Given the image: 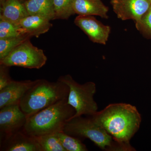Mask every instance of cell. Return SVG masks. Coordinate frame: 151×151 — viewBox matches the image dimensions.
Here are the masks:
<instances>
[{
	"label": "cell",
	"mask_w": 151,
	"mask_h": 151,
	"mask_svg": "<svg viewBox=\"0 0 151 151\" xmlns=\"http://www.w3.org/2000/svg\"><path fill=\"white\" fill-rule=\"evenodd\" d=\"M90 117L111 135L122 151H136L130 142L139 129L142 118L135 106L124 103L111 104Z\"/></svg>",
	"instance_id": "cell-1"
},
{
	"label": "cell",
	"mask_w": 151,
	"mask_h": 151,
	"mask_svg": "<svg viewBox=\"0 0 151 151\" xmlns=\"http://www.w3.org/2000/svg\"><path fill=\"white\" fill-rule=\"evenodd\" d=\"M67 100H61L28 117L22 130L33 137L63 132L65 124L76 113Z\"/></svg>",
	"instance_id": "cell-2"
},
{
	"label": "cell",
	"mask_w": 151,
	"mask_h": 151,
	"mask_svg": "<svg viewBox=\"0 0 151 151\" xmlns=\"http://www.w3.org/2000/svg\"><path fill=\"white\" fill-rule=\"evenodd\" d=\"M69 91L68 86L58 80L50 81L37 79L22 97L20 107L28 118L58 102L68 99Z\"/></svg>",
	"instance_id": "cell-3"
},
{
	"label": "cell",
	"mask_w": 151,
	"mask_h": 151,
	"mask_svg": "<svg viewBox=\"0 0 151 151\" xmlns=\"http://www.w3.org/2000/svg\"><path fill=\"white\" fill-rule=\"evenodd\" d=\"M63 132L78 139H88L103 150L122 151L119 144L105 129L93 122L90 117L82 116L72 118L65 124Z\"/></svg>",
	"instance_id": "cell-4"
},
{
	"label": "cell",
	"mask_w": 151,
	"mask_h": 151,
	"mask_svg": "<svg viewBox=\"0 0 151 151\" xmlns=\"http://www.w3.org/2000/svg\"><path fill=\"white\" fill-rule=\"evenodd\" d=\"M58 80L65 83L69 88L68 103L76 111L71 119L82 115L90 117L97 113L98 106L94 98L96 92L95 83L88 81L83 84H78L69 74L61 76Z\"/></svg>",
	"instance_id": "cell-5"
},
{
	"label": "cell",
	"mask_w": 151,
	"mask_h": 151,
	"mask_svg": "<svg viewBox=\"0 0 151 151\" xmlns=\"http://www.w3.org/2000/svg\"><path fill=\"white\" fill-rule=\"evenodd\" d=\"M30 39L14 49L10 53L0 60V64L9 67L18 66L29 68L40 69L46 64L47 57L42 49L34 46Z\"/></svg>",
	"instance_id": "cell-6"
},
{
	"label": "cell",
	"mask_w": 151,
	"mask_h": 151,
	"mask_svg": "<svg viewBox=\"0 0 151 151\" xmlns=\"http://www.w3.org/2000/svg\"><path fill=\"white\" fill-rule=\"evenodd\" d=\"M27 117L19 104L8 105L0 108V134L2 142L22 129Z\"/></svg>",
	"instance_id": "cell-7"
},
{
	"label": "cell",
	"mask_w": 151,
	"mask_h": 151,
	"mask_svg": "<svg viewBox=\"0 0 151 151\" xmlns=\"http://www.w3.org/2000/svg\"><path fill=\"white\" fill-rule=\"evenodd\" d=\"M113 11L122 20L140 19L151 6L150 0H111Z\"/></svg>",
	"instance_id": "cell-8"
},
{
	"label": "cell",
	"mask_w": 151,
	"mask_h": 151,
	"mask_svg": "<svg viewBox=\"0 0 151 151\" xmlns=\"http://www.w3.org/2000/svg\"><path fill=\"white\" fill-rule=\"evenodd\" d=\"M74 23L92 42L104 45L107 43L111 33V27L103 24L93 16L78 15L74 20Z\"/></svg>",
	"instance_id": "cell-9"
},
{
	"label": "cell",
	"mask_w": 151,
	"mask_h": 151,
	"mask_svg": "<svg viewBox=\"0 0 151 151\" xmlns=\"http://www.w3.org/2000/svg\"><path fill=\"white\" fill-rule=\"evenodd\" d=\"M1 151H42L35 137H31L19 131L2 142Z\"/></svg>",
	"instance_id": "cell-10"
},
{
	"label": "cell",
	"mask_w": 151,
	"mask_h": 151,
	"mask_svg": "<svg viewBox=\"0 0 151 151\" xmlns=\"http://www.w3.org/2000/svg\"><path fill=\"white\" fill-rule=\"evenodd\" d=\"M36 81H14L0 90V108L12 104H19L22 97Z\"/></svg>",
	"instance_id": "cell-11"
},
{
	"label": "cell",
	"mask_w": 151,
	"mask_h": 151,
	"mask_svg": "<svg viewBox=\"0 0 151 151\" xmlns=\"http://www.w3.org/2000/svg\"><path fill=\"white\" fill-rule=\"evenodd\" d=\"M18 25L25 34L38 37L49 30L52 24L50 20L37 15H29L20 21Z\"/></svg>",
	"instance_id": "cell-12"
},
{
	"label": "cell",
	"mask_w": 151,
	"mask_h": 151,
	"mask_svg": "<svg viewBox=\"0 0 151 151\" xmlns=\"http://www.w3.org/2000/svg\"><path fill=\"white\" fill-rule=\"evenodd\" d=\"M0 19L18 25L21 20L29 15L24 3L17 0H6L0 3Z\"/></svg>",
	"instance_id": "cell-13"
},
{
	"label": "cell",
	"mask_w": 151,
	"mask_h": 151,
	"mask_svg": "<svg viewBox=\"0 0 151 151\" xmlns=\"http://www.w3.org/2000/svg\"><path fill=\"white\" fill-rule=\"evenodd\" d=\"M73 8L75 14L81 16H98L108 19V8L101 0H74Z\"/></svg>",
	"instance_id": "cell-14"
},
{
	"label": "cell",
	"mask_w": 151,
	"mask_h": 151,
	"mask_svg": "<svg viewBox=\"0 0 151 151\" xmlns=\"http://www.w3.org/2000/svg\"><path fill=\"white\" fill-rule=\"evenodd\" d=\"M24 4L29 14L54 20L53 0H26Z\"/></svg>",
	"instance_id": "cell-15"
},
{
	"label": "cell",
	"mask_w": 151,
	"mask_h": 151,
	"mask_svg": "<svg viewBox=\"0 0 151 151\" xmlns=\"http://www.w3.org/2000/svg\"><path fill=\"white\" fill-rule=\"evenodd\" d=\"M35 137L40 146L42 151H65L57 133Z\"/></svg>",
	"instance_id": "cell-16"
},
{
	"label": "cell",
	"mask_w": 151,
	"mask_h": 151,
	"mask_svg": "<svg viewBox=\"0 0 151 151\" xmlns=\"http://www.w3.org/2000/svg\"><path fill=\"white\" fill-rule=\"evenodd\" d=\"M73 2L74 0H53L54 20L67 19L75 14Z\"/></svg>",
	"instance_id": "cell-17"
},
{
	"label": "cell",
	"mask_w": 151,
	"mask_h": 151,
	"mask_svg": "<svg viewBox=\"0 0 151 151\" xmlns=\"http://www.w3.org/2000/svg\"><path fill=\"white\" fill-rule=\"evenodd\" d=\"M63 147L65 151H87L86 146L81 140L65 134L63 132L57 133Z\"/></svg>",
	"instance_id": "cell-18"
},
{
	"label": "cell",
	"mask_w": 151,
	"mask_h": 151,
	"mask_svg": "<svg viewBox=\"0 0 151 151\" xmlns=\"http://www.w3.org/2000/svg\"><path fill=\"white\" fill-rule=\"evenodd\" d=\"M29 35L0 39V60L7 56L14 49L25 41L30 39Z\"/></svg>",
	"instance_id": "cell-19"
},
{
	"label": "cell",
	"mask_w": 151,
	"mask_h": 151,
	"mask_svg": "<svg viewBox=\"0 0 151 151\" xmlns=\"http://www.w3.org/2000/svg\"><path fill=\"white\" fill-rule=\"evenodd\" d=\"M25 35H27L24 33L18 25L0 19V39L17 37Z\"/></svg>",
	"instance_id": "cell-20"
},
{
	"label": "cell",
	"mask_w": 151,
	"mask_h": 151,
	"mask_svg": "<svg viewBox=\"0 0 151 151\" xmlns=\"http://www.w3.org/2000/svg\"><path fill=\"white\" fill-rule=\"evenodd\" d=\"M138 31L147 37L151 38V6L140 19L135 22Z\"/></svg>",
	"instance_id": "cell-21"
},
{
	"label": "cell",
	"mask_w": 151,
	"mask_h": 151,
	"mask_svg": "<svg viewBox=\"0 0 151 151\" xmlns=\"http://www.w3.org/2000/svg\"><path fill=\"white\" fill-rule=\"evenodd\" d=\"M9 67L4 64H0V90L14 81L10 76Z\"/></svg>",
	"instance_id": "cell-22"
},
{
	"label": "cell",
	"mask_w": 151,
	"mask_h": 151,
	"mask_svg": "<svg viewBox=\"0 0 151 151\" xmlns=\"http://www.w3.org/2000/svg\"><path fill=\"white\" fill-rule=\"evenodd\" d=\"M5 1L6 0H0V3L3 2L4 1ZM17 1H19L21 2L24 3L26 0H17Z\"/></svg>",
	"instance_id": "cell-23"
},
{
	"label": "cell",
	"mask_w": 151,
	"mask_h": 151,
	"mask_svg": "<svg viewBox=\"0 0 151 151\" xmlns=\"http://www.w3.org/2000/svg\"><path fill=\"white\" fill-rule=\"evenodd\" d=\"M151 2V0H150Z\"/></svg>",
	"instance_id": "cell-24"
}]
</instances>
